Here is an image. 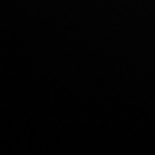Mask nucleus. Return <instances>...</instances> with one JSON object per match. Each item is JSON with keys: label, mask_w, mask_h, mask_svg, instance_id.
<instances>
[]
</instances>
